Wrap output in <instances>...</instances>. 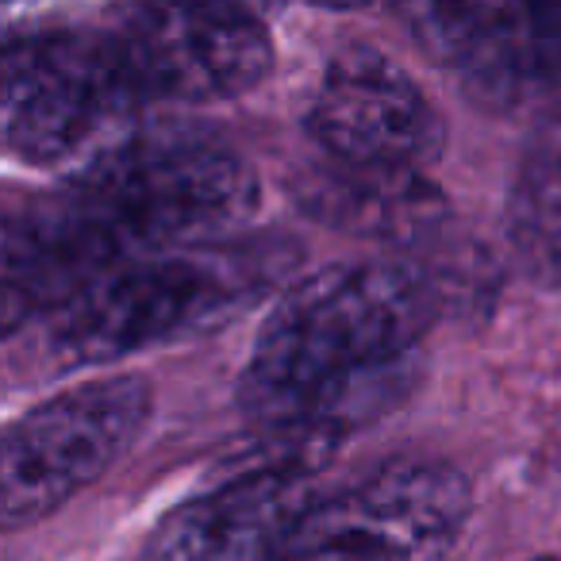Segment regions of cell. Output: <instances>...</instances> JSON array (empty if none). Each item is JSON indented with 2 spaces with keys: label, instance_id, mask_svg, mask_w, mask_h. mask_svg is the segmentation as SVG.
<instances>
[{
  "label": "cell",
  "instance_id": "obj_14",
  "mask_svg": "<svg viewBox=\"0 0 561 561\" xmlns=\"http://www.w3.org/2000/svg\"><path fill=\"white\" fill-rule=\"evenodd\" d=\"M542 561H553V558H542Z\"/></svg>",
  "mask_w": 561,
  "mask_h": 561
},
{
  "label": "cell",
  "instance_id": "obj_2",
  "mask_svg": "<svg viewBox=\"0 0 561 561\" xmlns=\"http://www.w3.org/2000/svg\"><path fill=\"white\" fill-rule=\"evenodd\" d=\"M70 196L119 257L208 242L257 208V178L227 142L196 131H131L78 170Z\"/></svg>",
  "mask_w": 561,
  "mask_h": 561
},
{
  "label": "cell",
  "instance_id": "obj_3",
  "mask_svg": "<svg viewBox=\"0 0 561 561\" xmlns=\"http://www.w3.org/2000/svg\"><path fill=\"white\" fill-rule=\"evenodd\" d=\"M142 93L108 35H35L4 50V147L32 165L85 170L135 131Z\"/></svg>",
  "mask_w": 561,
  "mask_h": 561
},
{
  "label": "cell",
  "instance_id": "obj_13",
  "mask_svg": "<svg viewBox=\"0 0 561 561\" xmlns=\"http://www.w3.org/2000/svg\"><path fill=\"white\" fill-rule=\"evenodd\" d=\"M538 4H542V9L550 12V16H553V20H558V24H561V0H538Z\"/></svg>",
  "mask_w": 561,
  "mask_h": 561
},
{
  "label": "cell",
  "instance_id": "obj_12",
  "mask_svg": "<svg viewBox=\"0 0 561 561\" xmlns=\"http://www.w3.org/2000/svg\"><path fill=\"white\" fill-rule=\"evenodd\" d=\"M308 4H320V9H339V12H346V9H362V4H369V0H308Z\"/></svg>",
  "mask_w": 561,
  "mask_h": 561
},
{
  "label": "cell",
  "instance_id": "obj_7",
  "mask_svg": "<svg viewBox=\"0 0 561 561\" xmlns=\"http://www.w3.org/2000/svg\"><path fill=\"white\" fill-rule=\"evenodd\" d=\"M104 35L139 93L162 101H231L273 66L250 0H127Z\"/></svg>",
  "mask_w": 561,
  "mask_h": 561
},
{
  "label": "cell",
  "instance_id": "obj_11",
  "mask_svg": "<svg viewBox=\"0 0 561 561\" xmlns=\"http://www.w3.org/2000/svg\"><path fill=\"white\" fill-rule=\"evenodd\" d=\"M515 250L535 270L561 277V162L538 165L519 181L512 208Z\"/></svg>",
  "mask_w": 561,
  "mask_h": 561
},
{
  "label": "cell",
  "instance_id": "obj_8",
  "mask_svg": "<svg viewBox=\"0 0 561 561\" xmlns=\"http://www.w3.org/2000/svg\"><path fill=\"white\" fill-rule=\"evenodd\" d=\"M408 32L484 108L561 96V24L538 0H392Z\"/></svg>",
  "mask_w": 561,
  "mask_h": 561
},
{
  "label": "cell",
  "instance_id": "obj_1",
  "mask_svg": "<svg viewBox=\"0 0 561 561\" xmlns=\"http://www.w3.org/2000/svg\"><path fill=\"white\" fill-rule=\"evenodd\" d=\"M431 320L435 293L408 265L351 262L305 277L257 331L239 385L242 412L300 443L312 461L404 397Z\"/></svg>",
  "mask_w": 561,
  "mask_h": 561
},
{
  "label": "cell",
  "instance_id": "obj_10",
  "mask_svg": "<svg viewBox=\"0 0 561 561\" xmlns=\"http://www.w3.org/2000/svg\"><path fill=\"white\" fill-rule=\"evenodd\" d=\"M312 504L305 461L234 477L173 507L150 538V561H280Z\"/></svg>",
  "mask_w": 561,
  "mask_h": 561
},
{
  "label": "cell",
  "instance_id": "obj_5",
  "mask_svg": "<svg viewBox=\"0 0 561 561\" xmlns=\"http://www.w3.org/2000/svg\"><path fill=\"white\" fill-rule=\"evenodd\" d=\"M150 420V385L116 374L35 404L4 431L0 446V519L32 527L104 477Z\"/></svg>",
  "mask_w": 561,
  "mask_h": 561
},
{
  "label": "cell",
  "instance_id": "obj_4",
  "mask_svg": "<svg viewBox=\"0 0 561 561\" xmlns=\"http://www.w3.org/2000/svg\"><path fill=\"white\" fill-rule=\"evenodd\" d=\"M242 277L204 254H142L108 265L47 312V343L66 366H104L224 320Z\"/></svg>",
  "mask_w": 561,
  "mask_h": 561
},
{
  "label": "cell",
  "instance_id": "obj_9",
  "mask_svg": "<svg viewBox=\"0 0 561 561\" xmlns=\"http://www.w3.org/2000/svg\"><path fill=\"white\" fill-rule=\"evenodd\" d=\"M308 127L331 158L377 173H423L446 150L435 104L374 47H343L331 58Z\"/></svg>",
  "mask_w": 561,
  "mask_h": 561
},
{
  "label": "cell",
  "instance_id": "obj_6",
  "mask_svg": "<svg viewBox=\"0 0 561 561\" xmlns=\"http://www.w3.org/2000/svg\"><path fill=\"white\" fill-rule=\"evenodd\" d=\"M473 489L446 461H389L331 500H316L280 561H446Z\"/></svg>",
  "mask_w": 561,
  "mask_h": 561
}]
</instances>
